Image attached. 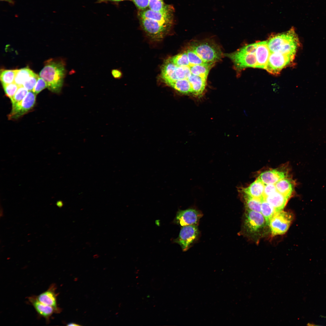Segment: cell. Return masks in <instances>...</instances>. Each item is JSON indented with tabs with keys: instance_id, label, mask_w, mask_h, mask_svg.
I'll use <instances>...</instances> for the list:
<instances>
[{
	"instance_id": "1f68e13d",
	"label": "cell",
	"mask_w": 326,
	"mask_h": 326,
	"mask_svg": "<svg viewBox=\"0 0 326 326\" xmlns=\"http://www.w3.org/2000/svg\"><path fill=\"white\" fill-rule=\"evenodd\" d=\"M2 86L6 95L11 100L13 97L19 87L14 82Z\"/></svg>"
},
{
	"instance_id": "30bf717a",
	"label": "cell",
	"mask_w": 326,
	"mask_h": 326,
	"mask_svg": "<svg viewBox=\"0 0 326 326\" xmlns=\"http://www.w3.org/2000/svg\"><path fill=\"white\" fill-rule=\"evenodd\" d=\"M36 95L32 91H29L23 100L14 106L8 117L10 120H16L27 113L34 107L36 101Z\"/></svg>"
},
{
	"instance_id": "f35d334b",
	"label": "cell",
	"mask_w": 326,
	"mask_h": 326,
	"mask_svg": "<svg viewBox=\"0 0 326 326\" xmlns=\"http://www.w3.org/2000/svg\"><path fill=\"white\" fill-rule=\"evenodd\" d=\"M63 204L62 202L61 201H58L56 203L57 206L59 207H62L63 206Z\"/></svg>"
},
{
	"instance_id": "ac0fdd59",
	"label": "cell",
	"mask_w": 326,
	"mask_h": 326,
	"mask_svg": "<svg viewBox=\"0 0 326 326\" xmlns=\"http://www.w3.org/2000/svg\"><path fill=\"white\" fill-rule=\"evenodd\" d=\"M264 199L273 206L276 212L282 210L289 200L277 191Z\"/></svg>"
},
{
	"instance_id": "52a82bcc",
	"label": "cell",
	"mask_w": 326,
	"mask_h": 326,
	"mask_svg": "<svg viewBox=\"0 0 326 326\" xmlns=\"http://www.w3.org/2000/svg\"><path fill=\"white\" fill-rule=\"evenodd\" d=\"M224 55L232 60L238 70L247 68H256L257 62L255 53H247L239 49L234 53Z\"/></svg>"
},
{
	"instance_id": "8d00e7d4",
	"label": "cell",
	"mask_w": 326,
	"mask_h": 326,
	"mask_svg": "<svg viewBox=\"0 0 326 326\" xmlns=\"http://www.w3.org/2000/svg\"><path fill=\"white\" fill-rule=\"evenodd\" d=\"M111 74L112 77L116 79H119L121 78L122 76V73L121 71L118 69H114L111 70Z\"/></svg>"
},
{
	"instance_id": "603a6c76",
	"label": "cell",
	"mask_w": 326,
	"mask_h": 326,
	"mask_svg": "<svg viewBox=\"0 0 326 326\" xmlns=\"http://www.w3.org/2000/svg\"><path fill=\"white\" fill-rule=\"evenodd\" d=\"M242 194L246 209L261 212L262 200L251 197L244 193L239 192Z\"/></svg>"
},
{
	"instance_id": "ffe728a7",
	"label": "cell",
	"mask_w": 326,
	"mask_h": 326,
	"mask_svg": "<svg viewBox=\"0 0 326 326\" xmlns=\"http://www.w3.org/2000/svg\"><path fill=\"white\" fill-rule=\"evenodd\" d=\"M187 79L191 85L192 94L198 96L202 95L205 88L207 79L191 74Z\"/></svg>"
},
{
	"instance_id": "7402d4cb",
	"label": "cell",
	"mask_w": 326,
	"mask_h": 326,
	"mask_svg": "<svg viewBox=\"0 0 326 326\" xmlns=\"http://www.w3.org/2000/svg\"><path fill=\"white\" fill-rule=\"evenodd\" d=\"M166 84L182 93L192 94V87L187 79L177 80L168 82Z\"/></svg>"
},
{
	"instance_id": "8fae6325",
	"label": "cell",
	"mask_w": 326,
	"mask_h": 326,
	"mask_svg": "<svg viewBox=\"0 0 326 326\" xmlns=\"http://www.w3.org/2000/svg\"><path fill=\"white\" fill-rule=\"evenodd\" d=\"M174 9L170 5L160 11H155L150 9L140 11L139 18L151 19L165 24L172 25L174 20Z\"/></svg>"
},
{
	"instance_id": "3957f363",
	"label": "cell",
	"mask_w": 326,
	"mask_h": 326,
	"mask_svg": "<svg viewBox=\"0 0 326 326\" xmlns=\"http://www.w3.org/2000/svg\"><path fill=\"white\" fill-rule=\"evenodd\" d=\"M189 48L206 63H214L222 57V52L219 46L212 41L193 42L191 43Z\"/></svg>"
},
{
	"instance_id": "74e56055",
	"label": "cell",
	"mask_w": 326,
	"mask_h": 326,
	"mask_svg": "<svg viewBox=\"0 0 326 326\" xmlns=\"http://www.w3.org/2000/svg\"><path fill=\"white\" fill-rule=\"evenodd\" d=\"M125 0H97V2L99 3L100 2H118Z\"/></svg>"
},
{
	"instance_id": "2e32d148",
	"label": "cell",
	"mask_w": 326,
	"mask_h": 326,
	"mask_svg": "<svg viewBox=\"0 0 326 326\" xmlns=\"http://www.w3.org/2000/svg\"><path fill=\"white\" fill-rule=\"evenodd\" d=\"M287 171L282 169H271L261 173L259 176L265 184H276L280 180L286 177Z\"/></svg>"
},
{
	"instance_id": "7a4b0ae2",
	"label": "cell",
	"mask_w": 326,
	"mask_h": 326,
	"mask_svg": "<svg viewBox=\"0 0 326 326\" xmlns=\"http://www.w3.org/2000/svg\"><path fill=\"white\" fill-rule=\"evenodd\" d=\"M270 53H276L295 56L300 43L295 29L273 35L267 41Z\"/></svg>"
},
{
	"instance_id": "6da1fadb",
	"label": "cell",
	"mask_w": 326,
	"mask_h": 326,
	"mask_svg": "<svg viewBox=\"0 0 326 326\" xmlns=\"http://www.w3.org/2000/svg\"><path fill=\"white\" fill-rule=\"evenodd\" d=\"M66 66V61L62 58L50 59L45 62L40 76L45 80L51 91H60L67 73Z\"/></svg>"
},
{
	"instance_id": "cb8c5ba5",
	"label": "cell",
	"mask_w": 326,
	"mask_h": 326,
	"mask_svg": "<svg viewBox=\"0 0 326 326\" xmlns=\"http://www.w3.org/2000/svg\"><path fill=\"white\" fill-rule=\"evenodd\" d=\"M214 63H208L204 64L190 66L192 74L207 79L209 72Z\"/></svg>"
},
{
	"instance_id": "5bb4252c",
	"label": "cell",
	"mask_w": 326,
	"mask_h": 326,
	"mask_svg": "<svg viewBox=\"0 0 326 326\" xmlns=\"http://www.w3.org/2000/svg\"><path fill=\"white\" fill-rule=\"evenodd\" d=\"M28 299L38 314L45 319L46 322H48L50 317L53 313H58L53 307L40 302L37 299L36 296L29 297Z\"/></svg>"
},
{
	"instance_id": "5b68a950",
	"label": "cell",
	"mask_w": 326,
	"mask_h": 326,
	"mask_svg": "<svg viewBox=\"0 0 326 326\" xmlns=\"http://www.w3.org/2000/svg\"><path fill=\"white\" fill-rule=\"evenodd\" d=\"M295 56L279 53L270 54L265 69L270 73L277 75L286 66L292 64Z\"/></svg>"
},
{
	"instance_id": "d590c367",
	"label": "cell",
	"mask_w": 326,
	"mask_h": 326,
	"mask_svg": "<svg viewBox=\"0 0 326 326\" xmlns=\"http://www.w3.org/2000/svg\"><path fill=\"white\" fill-rule=\"evenodd\" d=\"M265 185L264 192V199L277 191L275 184H270Z\"/></svg>"
},
{
	"instance_id": "60d3db41",
	"label": "cell",
	"mask_w": 326,
	"mask_h": 326,
	"mask_svg": "<svg viewBox=\"0 0 326 326\" xmlns=\"http://www.w3.org/2000/svg\"><path fill=\"white\" fill-rule=\"evenodd\" d=\"M1 1H7L10 4H13L14 3V2L13 0H1Z\"/></svg>"
},
{
	"instance_id": "9c48e42d",
	"label": "cell",
	"mask_w": 326,
	"mask_h": 326,
	"mask_svg": "<svg viewBox=\"0 0 326 326\" xmlns=\"http://www.w3.org/2000/svg\"><path fill=\"white\" fill-rule=\"evenodd\" d=\"M140 19L143 30L150 36L156 39L162 38L172 26L146 18H140Z\"/></svg>"
},
{
	"instance_id": "4fadbf2b",
	"label": "cell",
	"mask_w": 326,
	"mask_h": 326,
	"mask_svg": "<svg viewBox=\"0 0 326 326\" xmlns=\"http://www.w3.org/2000/svg\"><path fill=\"white\" fill-rule=\"evenodd\" d=\"M270 52L267 41L257 43L255 55L257 64L256 68L265 69L268 62Z\"/></svg>"
},
{
	"instance_id": "e0dca14e",
	"label": "cell",
	"mask_w": 326,
	"mask_h": 326,
	"mask_svg": "<svg viewBox=\"0 0 326 326\" xmlns=\"http://www.w3.org/2000/svg\"><path fill=\"white\" fill-rule=\"evenodd\" d=\"M265 185V184L258 177L249 186L240 188L239 191L251 197L262 200L264 199V192Z\"/></svg>"
},
{
	"instance_id": "277c9868",
	"label": "cell",
	"mask_w": 326,
	"mask_h": 326,
	"mask_svg": "<svg viewBox=\"0 0 326 326\" xmlns=\"http://www.w3.org/2000/svg\"><path fill=\"white\" fill-rule=\"evenodd\" d=\"M294 219V215L291 212L283 210L276 212L269 222L272 235H276L284 234L288 229Z\"/></svg>"
},
{
	"instance_id": "ba28073f",
	"label": "cell",
	"mask_w": 326,
	"mask_h": 326,
	"mask_svg": "<svg viewBox=\"0 0 326 326\" xmlns=\"http://www.w3.org/2000/svg\"><path fill=\"white\" fill-rule=\"evenodd\" d=\"M265 222L261 213L246 209L244 224L247 232L252 234L258 233L264 227Z\"/></svg>"
},
{
	"instance_id": "484cf974",
	"label": "cell",
	"mask_w": 326,
	"mask_h": 326,
	"mask_svg": "<svg viewBox=\"0 0 326 326\" xmlns=\"http://www.w3.org/2000/svg\"><path fill=\"white\" fill-rule=\"evenodd\" d=\"M276 212L275 210L270 204L264 199L262 200L261 213L267 225H269L270 219Z\"/></svg>"
},
{
	"instance_id": "8992f818",
	"label": "cell",
	"mask_w": 326,
	"mask_h": 326,
	"mask_svg": "<svg viewBox=\"0 0 326 326\" xmlns=\"http://www.w3.org/2000/svg\"><path fill=\"white\" fill-rule=\"evenodd\" d=\"M200 232L197 225L182 226L178 237L174 241L180 245L183 251H186L197 241Z\"/></svg>"
},
{
	"instance_id": "836d02e7",
	"label": "cell",
	"mask_w": 326,
	"mask_h": 326,
	"mask_svg": "<svg viewBox=\"0 0 326 326\" xmlns=\"http://www.w3.org/2000/svg\"><path fill=\"white\" fill-rule=\"evenodd\" d=\"M46 88H47V85L46 82L41 78L39 77L32 91L37 95Z\"/></svg>"
},
{
	"instance_id": "83f0119b",
	"label": "cell",
	"mask_w": 326,
	"mask_h": 326,
	"mask_svg": "<svg viewBox=\"0 0 326 326\" xmlns=\"http://www.w3.org/2000/svg\"><path fill=\"white\" fill-rule=\"evenodd\" d=\"M169 59L173 63L178 66L190 65L186 52L178 54Z\"/></svg>"
},
{
	"instance_id": "7c38bea8",
	"label": "cell",
	"mask_w": 326,
	"mask_h": 326,
	"mask_svg": "<svg viewBox=\"0 0 326 326\" xmlns=\"http://www.w3.org/2000/svg\"><path fill=\"white\" fill-rule=\"evenodd\" d=\"M203 215V213L200 210L194 208H190L184 210H179L177 213L174 222L182 226L197 225Z\"/></svg>"
},
{
	"instance_id": "f546056e",
	"label": "cell",
	"mask_w": 326,
	"mask_h": 326,
	"mask_svg": "<svg viewBox=\"0 0 326 326\" xmlns=\"http://www.w3.org/2000/svg\"><path fill=\"white\" fill-rule=\"evenodd\" d=\"M187 55L190 66L204 64L208 63L203 61L190 48L186 51Z\"/></svg>"
},
{
	"instance_id": "f1b7e54d",
	"label": "cell",
	"mask_w": 326,
	"mask_h": 326,
	"mask_svg": "<svg viewBox=\"0 0 326 326\" xmlns=\"http://www.w3.org/2000/svg\"><path fill=\"white\" fill-rule=\"evenodd\" d=\"M28 91L23 86L19 87L12 99L11 100L12 107L21 101L27 95Z\"/></svg>"
},
{
	"instance_id": "4dcf8cb0",
	"label": "cell",
	"mask_w": 326,
	"mask_h": 326,
	"mask_svg": "<svg viewBox=\"0 0 326 326\" xmlns=\"http://www.w3.org/2000/svg\"><path fill=\"white\" fill-rule=\"evenodd\" d=\"M169 5L165 4L163 0H149V8L155 11H160L166 8Z\"/></svg>"
},
{
	"instance_id": "44dd1931",
	"label": "cell",
	"mask_w": 326,
	"mask_h": 326,
	"mask_svg": "<svg viewBox=\"0 0 326 326\" xmlns=\"http://www.w3.org/2000/svg\"><path fill=\"white\" fill-rule=\"evenodd\" d=\"M191 75L190 66H176L173 72L168 77L163 80L166 83L177 80L187 79Z\"/></svg>"
},
{
	"instance_id": "e575fe53",
	"label": "cell",
	"mask_w": 326,
	"mask_h": 326,
	"mask_svg": "<svg viewBox=\"0 0 326 326\" xmlns=\"http://www.w3.org/2000/svg\"><path fill=\"white\" fill-rule=\"evenodd\" d=\"M140 11H143L149 7V0H131Z\"/></svg>"
},
{
	"instance_id": "ab89813d",
	"label": "cell",
	"mask_w": 326,
	"mask_h": 326,
	"mask_svg": "<svg viewBox=\"0 0 326 326\" xmlns=\"http://www.w3.org/2000/svg\"><path fill=\"white\" fill-rule=\"evenodd\" d=\"M67 326H79L80 325L77 324L76 323L72 322V323H68V324H67Z\"/></svg>"
},
{
	"instance_id": "4316f807",
	"label": "cell",
	"mask_w": 326,
	"mask_h": 326,
	"mask_svg": "<svg viewBox=\"0 0 326 326\" xmlns=\"http://www.w3.org/2000/svg\"><path fill=\"white\" fill-rule=\"evenodd\" d=\"M17 70H1L0 78L2 85L14 82Z\"/></svg>"
},
{
	"instance_id": "d6986e66",
	"label": "cell",
	"mask_w": 326,
	"mask_h": 326,
	"mask_svg": "<svg viewBox=\"0 0 326 326\" xmlns=\"http://www.w3.org/2000/svg\"><path fill=\"white\" fill-rule=\"evenodd\" d=\"M277 191L288 199L292 195L294 192L295 184L290 179L283 178L275 184Z\"/></svg>"
},
{
	"instance_id": "d4e9b609",
	"label": "cell",
	"mask_w": 326,
	"mask_h": 326,
	"mask_svg": "<svg viewBox=\"0 0 326 326\" xmlns=\"http://www.w3.org/2000/svg\"><path fill=\"white\" fill-rule=\"evenodd\" d=\"M34 72L28 68L17 70L14 82L18 86H23L25 81Z\"/></svg>"
},
{
	"instance_id": "9a60e30c",
	"label": "cell",
	"mask_w": 326,
	"mask_h": 326,
	"mask_svg": "<svg viewBox=\"0 0 326 326\" xmlns=\"http://www.w3.org/2000/svg\"><path fill=\"white\" fill-rule=\"evenodd\" d=\"M56 289V285L53 284L46 290L37 296L36 297L40 302L53 307L59 313L60 312L61 309L57 305Z\"/></svg>"
},
{
	"instance_id": "d6a6232c",
	"label": "cell",
	"mask_w": 326,
	"mask_h": 326,
	"mask_svg": "<svg viewBox=\"0 0 326 326\" xmlns=\"http://www.w3.org/2000/svg\"><path fill=\"white\" fill-rule=\"evenodd\" d=\"M39 77L34 73L25 81L23 86L28 91H32Z\"/></svg>"
}]
</instances>
